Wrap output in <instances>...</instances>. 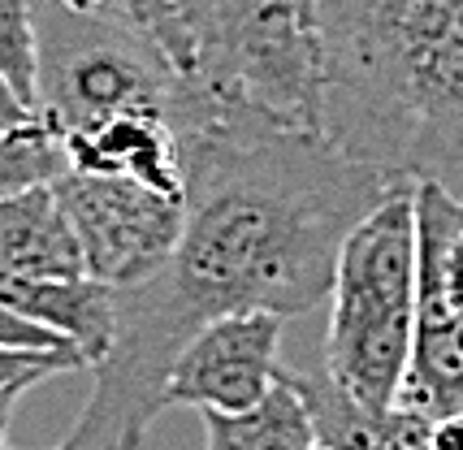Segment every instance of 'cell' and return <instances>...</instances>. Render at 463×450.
<instances>
[{"label":"cell","instance_id":"6da1fadb","mask_svg":"<svg viewBox=\"0 0 463 450\" xmlns=\"http://www.w3.org/2000/svg\"><path fill=\"white\" fill-rule=\"evenodd\" d=\"M186 225L147 282L113 290L118 329L65 450H143L174 360L234 312L299 316L329 299L346 234L394 178L321 139L208 96L178 130Z\"/></svg>","mask_w":463,"mask_h":450},{"label":"cell","instance_id":"7a4b0ae2","mask_svg":"<svg viewBox=\"0 0 463 450\" xmlns=\"http://www.w3.org/2000/svg\"><path fill=\"white\" fill-rule=\"evenodd\" d=\"M416 183H399L338 251L325 329V372L373 420H385L403 389L416 342Z\"/></svg>","mask_w":463,"mask_h":450},{"label":"cell","instance_id":"3957f363","mask_svg":"<svg viewBox=\"0 0 463 450\" xmlns=\"http://www.w3.org/2000/svg\"><path fill=\"white\" fill-rule=\"evenodd\" d=\"M40 48V117L57 139L143 113L182 130L200 108V82L182 79L156 40L87 0H31Z\"/></svg>","mask_w":463,"mask_h":450},{"label":"cell","instance_id":"277c9868","mask_svg":"<svg viewBox=\"0 0 463 450\" xmlns=\"http://www.w3.org/2000/svg\"><path fill=\"white\" fill-rule=\"evenodd\" d=\"M57 200L82 247V268L100 286H139L178 251L186 200L161 195L135 178L61 173Z\"/></svg>","mask_w":463,"mask_h":450},{"label":"cell","instance_id":"5b68a950","mask_svg":"<svg viewBox=\"0 0 463 450\" xmlns=\"http://www.w3.org/2000/svg\"><path fill=\"white\" fill-rule=\"evenodd\" d=\"M286 316L234 312L203 325L174 360L165 408L191 411H247L278 386V347Z\"/></svg>","mask_w":463,"mask_h":450},{"label":"cell","instance_id":"8992f818","mask_svg":"<svg viewBox=\"0 0 463 450\" xmlns=\"http://www.w3.org/2000/svg\"><path fill=\"white\" fill-rule=\"evenodd\" d=\"M65 161L79 173H113V178H135L161 195L186 200V173H182V139L165 117H143L126 113L113 122L96 126L87 135L61 139Z\"/></svg>","mask_w":463,"mask_h":450},{"label":"cell","instance_id":"52a82bcc","mask_svg":"<svg viewBox=\"0 0 463 450\" xmlns=\"http://www.w3.org/2000/svg\"><path fill=\"white\" fill-rule=\"evenodd\" d=\"M0 307H9L22 321L52 329L65 342H74L87 355V369L109 355L113 329H118L113 286H100L91 277L61 282V277L0 273Z\"/></svg>","mask_w":463,"mask_h":450},{"label":"cell","instance_id":"ba28073f","mask_svg":"<svg viewBox=\"0 0 463 450\" xmlns=\"http://www.w3.org/2000/svg\"><path fill=\"white\" fill-rule=\"evenodd\" d=\"M0 273L26 277H87L74 225L57 200V186H31L0 195Z\"/></svg>","mask_w":463,"mask_h":450},{"label":"cell","instance_id":"9c48e42d","mask_svg":"<svg viewBox=\"0 0 463 450\" xmlns=\"http://www.w3.org/2000/svg\"><path fill=\"white\" fill-rule=\"evenodd\" d=\"M203 450H321L312 411L303 394L290 386L286 369L278 386L247 411H200Z\"/></svg>","mask_w":463,"mask_h":450},{"label":"cell","instance_id":"30bf717a","mask_svg":"<svg viewBox=\"0 0 463 450\" xmlns=\"http://www.w3.org/2000/svg\"><path fill=\"white\" fill-rule=\"evenodd\" d=\"M61 173H70L65 147L43 122L0 135V195H18L31 186H52Z\"/></svg>","mask_w":463,"mask_h":450},{"label":"cell","instance_id":"8fae6325","mask_svg":"<svg viewBox=\"0 0 463 450\" xmlns=\"http://www.w3.org/2000/svg\"><path fill=\"white\" fill-rule=\"evenodd\" d=\"M87 5L143 31L147 40H156L165 48V57L178 65L182 79L195 82V65H200L195 35H191V26H186V18H182V9L174 0H87Z\"/></svg>","mask_w":463,"mask_h":450},{"label":"cell","instance_id":"7c38bea8","mask_svg":"<svg viewBox=\"0 0 463 450\" xmlns=\"http://www.w3.org/2000/svg\"><path fill=\"white\" fill-rule=\"evenodd\" d=\"M0 74L26 108L40 113V48L31 0H0Z\"/></svg>","mask_w":463,"mask_h":450},{"label":"cell","instance_id":"4fadbf2b","mask_svg":"<svg viewBox=\"0 0 463 450\" xmlns=\"http://www.w3.org/2000/svg\"><path fill=\"white\" fill-rule=\"evenodd\" d=\"M0 351H70V355H82V351L74 347V342H65L61 333L22 321L18 312H9V307H0ZM82 360H87V355H82Z\"/></svg>","mask_w":463,"mask_h":450},{"label":"cell","instance_id":"5bb4252c","mask_svg":"<svg viewBox=\"0 0 463 450\" xmlns=\"http://www.w3.org/2000/svg\"><path fill=\"white\" fill-rule=\"evenodd\" d=\"M43 122L35 108H26L22 104V96L9 87V79L0 74V135H14V130H26V126Z\"/></svg>","mask_w":463,"mask_h":450},{"label":"cell","instance_id":"9a60e30c","mask_svg":"<svg viewBox=\"0 0 463 450\" xmlns=\"http://www.w3.org/2000/svg\"><path fill=\"white\" fill-rule=\"evenodd\" d=\"M429 450H463V416H442L429 429Z\"/></svg>","mask_w":463,"mask_h":450},{"label":"cell","instance_id":"2e32d148","mask_svg":"<svg viewBox=\"0 0 463 450\" xmlns=\"http://www.w3.org/2000/svg\"><path fill=\"white\" fill-rule=\"evenodd\" d=\"M182 9V18H186V26H195V18H200V9H203V0H174ZM195 35V31H191Z\"/></svg>","mask_w":463,"mask_h":450},{"label":"cell","instance_id":"e0dca14e","mask_svg":"<svg viewBox=\"0 0 463 450\" xmlns=\"http://www.w3.org/2000/svg\"><path fill=\"white\" fill-rule=\"evenodd\" d=\"M0 450H9V442H5V433H0Z\"/></svg>","mask_w":463,"mask_h":450},{"label":"cell","instance_id":"ac0fdd59","mask_svg":"<svg viewBox=\"0 0 463 450\" xmlns=\"http://www.w3.org/2000/svg\"><path fill=\"white\" fill-rule=\"evenodd\" d=\"M57 450H65V446H57Z\"/></svg>","mask_w":463,"mask_h":450}]
</instances>
